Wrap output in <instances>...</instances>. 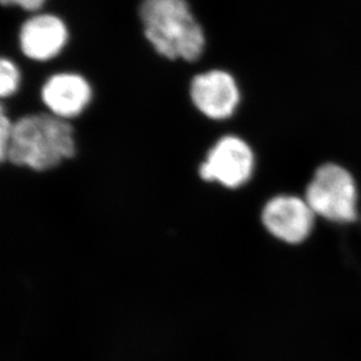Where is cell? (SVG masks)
<instances>
[{
    "mask_svg": "<svg viewBox=\"0 0 361 361\" xmlns=\"http://www.w3.org/2000/svg\"><path fill=\"white\" fill-rule=\"evenodd\" d=\"M68 26L61 17L51 13H37L21 25L18 42L25 58L35 62L51 61L67 47Z\"/></svg>",
    "mask_w": 361,
    "mask_h": 361,
    "instance_id": "obj_6",
    "label": "cell"
},
{
    "mask_svg": "<svg viewBox=\"0 0 361 361\" xmlns=\"http://www.w3.org/2000/svg\"><path fill=\"white\" fill-rule=\"evenodd\" d=\"M13 123L14 121L11 120V117L7 115L5 106H1V111H0V161L3 163H5L7 150L10 147Z\"/></svg>",
    "mask_w": 361,
    "mask_h": 361,
    "instance_id": "obj_10",
    "label": "cell"
},
{
    "mask_svg": "<svg viewBox=\"0 0 361 361\" xmlns=\"http://www.w3.org/2000/svg\"><path fill=\"white\" fill-rule=\"evenodd\" d=\"M305 200L314 214L334 222L355 221L358 215V188L355 178L336 163L323 164L307 185Z\"/></svg>",
    "mask_w": 361,
    "mask_h": 361,
    "instance_id": "obj_3",
    "label": "cell"
},
{
    "mask_svg": "<svg viewBox=\"0 0 361 361\" xmlns=\"http://www.w3.org/2000/svg\"><path fill=\"white\" fill-rule=\"evenodd\" d=\"M314 211L305 199L295 195H277L263 207L262 222L267 231L288 243H300L310 235Z\"/></svg>",
    "mask_w": 361,
    "mask_h": 361,
    "instance_id": "obj_7",
    "label": "cell"
},
{
    "mask_svg": "<svg viewBox=\"0 0 361 361\" xmlns=\"http://www.w3.org/2000/svg\"><path fill=\"white\" fill-rule=\"evenodd\" d=\"M76 154L75 131L68 121L47 113L27 114L13 123L5 163L46 172Z\"/></svg>",
    "mask_w": 361,
    "mask_h": 361,
    "instance_id": "obj_1",
    "label": "cell"
},
{
    "mask_svg": "<svg viewBox=\"0 0 361 361\" xmlns=\"http://www.w3.org/2000/svg\"><path fill=\"white\" fill-rule=\"evenodd\" d=\"M4 6L19 7L21 10L37 13L44 7L47 0H0Z\"/></svg>",
    "mask_w": 361,
    "mask_h": 361,
    "instance_id": "obj_11",
    "label": "cell"
},
{
    "mask_svg": "<svg viewBox=\"0 0 361 361\" xmlns=\"http://www.w3.org/2000/svg\"><path fill=\"white\" fill-rule=\"evenodd\" d=\"M188 95L195 109L212 121L228 120L241 103L239 83L224 69H209L193 76Z\"/></svg>",
    "mask_w": 361,
    "mask_h": 361,
    "instance_id": "obj_5",
    "label": "cell"
},
{
    "mask_svg": "<svg viewBox=\"0 0 361 361\" xmlns=\"http://www.w3.org/2000/svg\"><path fill=\"white\" fill-rule=\"evenodd\" d=\"M255 154L241 137L226 135L219 138L199 165V177L226 188H242L255 171Z\"/></svg>",
    "mask_w": 361,
    "mask_h": 361,
    "instance_id": "obj_4",
    "label": "cell"
},
{
    "mask_svg": "<svg viewBox=\"0 0 361 361\" xmlns=\"http://www.w3.org/2000/svg\"><path fill=\"white\" fill-rule=\"evenodd\" d=\"M140 20L144 38L161 58L195 62L204 54L206 33L186 0H143Z\"/></svg>",
    "mask_w": 361,
    "mask_h": 361,
    "instance_id": "obj_2",
    "label": "cell"
},
{
    "mask_svg": "<svg viewBox=\"0 0 361 361\" xmlns=\"http://www.w3.org/2000/svg\"><path fill=\"white\" fill-rule=\"evenodd\" d=\"M92 95L90 82L75 72L55 73L44 82L40 90L47 113L68 122L85 113Z\"/></svg>",
    "mask_w": 361,
    "mask_h": 361,
    "instance_id": "obj_8",
    "label": "cell"
},
{
    "mask_svg": "<svg viewBox=\"0 0 361 361\" xmlns=\"http://www.w3.org/2000/svg\"><path fill=\"white\" fill-rule=\"evenodd\" d=\"M21 73L11 59L3 58L0 61V96L10 99L20 88Z\"/></svg>",
    "mask_w": 361,
    "mask_h": 361,
    "instance_id": "obj_9",
    "label": "cell"
}]
</instances>
